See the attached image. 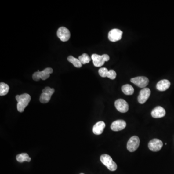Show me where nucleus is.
<instances>
[{"instance_id": "nucleus-22", "label": "nucleus", "mask_w": 174, "mask_h": 174, "mask_svg": "<svg viewBox=\"0 0 174 174\" xmlns=\"http://www.w3.org/2000/svg\"><path fill=\"white\" fill-rule=\"evenodd\" d=\"M108 70L107 68L103 67L99 69L98 71L99 74L102 78H106L107 76Z\"/></svg>"}, {"instance_id": "nucleus-8", "label": "nucleus", "mask_w": 174, "mask_h": 174, "mask_svg": "<svg viewBox=\"0 0 174 174\" xmlns=\"http://www.w3.org/2000/svg\"><path fill=\"white\" fill-rule=\"evenodd\" d=\"M131 82L139 88L144 89L149 84V80L147 77L142 76L132 78Z\"/></svg>"}, {"instance_id": "nucleus-5", "label": "nucleus", "mask_w": 174, "mask_h": 174, "mask_svg": "<svg viewBox=\"0 0 174 174\" xmlns=\"http://www.w3.org/2000/svg\"><path fill=\"white\" fill-rule=\"evenodd\" d=\"M55 92V89L50 88V87H46L42 91V93L40 97V102L41 103H45L49 102L51 99V96Z\"/></svg>"}, {"instance_id": "nucleus-23", "label": "nucleus", "mask_w": 174, "mask_h": 174, "mask_svg": "<svg viewBox=\"0 0 174 174\" xmlns=\"http://www.w3.org/2000/svg\"><path fill=\"white\" fill-rule=\"evenodd\" d=\"M116 76H117V74H116V72L113 70H110L108 71L107 77L110 79L113 80V79H115L116 78Z\"/></svg>"}, {"instance_id": "nucleus-4", "label": "nucleus", "mask_w": 174, "mask_h": 174, "mask_svg": "<svg viewBox=\"0 0 174 174\" xmlns=\"http://www.w3.org/2000/svg\"><path fill=\"white\" fill-rule=\"evenodd\" d=\"M92 59L94 66L99 67L102 66L105 62H108L110 58L107 54L99 55L97 54H93L92 55Z\"/></svg>"}, {"instance_id": "nucleus-24", "label": "nucleus", "mask_w": 174, "mask_h": 174, "mask_svg": "<svg viewBox=\"0 0 174 174\" xmlns=\"http://www.w3.org/2000/svg\"><path fill=\"white\" fill-rule=\"evenodd\" d=\"M83 174V173H81V174Z\"/></svg>"}, {"instance_id": "nucleus-17", "label": "nucleus", "mask_w": 174, "mask_h": 174, "mask_svg": "<svg viewBox=\"0 0 174 174\" xmlns=\"http://www.w3.org/2000/svg\"><path fill=\"white\" fill-rule=\"evenodd\" d=\"M16 159L19 162H23L24 161L30 162L31 160V158L29 157V155L26 153H22L17 155Z\"/></svg>"}, {"instance_id": "nucleus-1", "label": "nucleus", "mask_w": 174, "mask_h": 174, "mask_svg": "<svg viewBox=\"0 0 174 174\" xmlns=\"http://www.w3.org/2000/svg\"><path fill=\"white\" fill-rule=\"evenodd\" d=\"M17 102V109L20 112H23L26 107L28 106L31 101L30 95L27 93H24L21 95H17L16 96Z\"/></svg>"}, {"instance_id": "nucleus-6", "label": "nucleus", "mask_w": 174, "mask_h": 174, "mask_svg": "<svg viewBox=\"0 0 174 174\" xmlns=\"http://www.w3.org/2000/svg\"><path fill=\"white\" fill-rule=\"evenodd\" d=\"M140 144V139L137 136H133L129 139L127 145V150L130 152H134L136 150Z\"/></svg>"}, {"instance_id": "nucleus-13", "label": "nucleus", "mask_w": 174, "mask_h": 174, "mask_svg": "<svg viewBox=\"0 0 174 174\" xmlns=\"http://www.w3.org/2000/svg\"><path fill=\"white\" fill-rule=\"evenodd\" d=\"M126 126V122L123 120H118L115 121L111 125V129L113 131H120L125 129Z\"/></svg>"}, {"instance_id": "nucleus-3", "label": "nucleus", "mask_w": 174, "mask_h": 174, "mask_svg": "<svg viewBox=\"0 0 174 174\" xmlns=\"http://www.w3.org/2000/svg\"><path fill=\"white\" fill-rule=\"evenodd\" d=\"M53 69L51 68L48 67L43 70V71L35 72L33 74V78L34 81H39L41 79L43 80H45L48 79L50 77V74L53 73Z\"/></svg>"}, {"instance_id": "nucleus-7", "label": "nucleus", "mask_w": 174, "mask_h": 174, "mask_svg": "<svg viewBox=\"0 0 174 174\" xmlns=\"http://www.w3.org/2000/svg\"><path fill=\"white\" fill-rule=\"evenodd\" d=\"M57 34L58 38L63 42L67 41L71 36L69 30L65 27H61L59 28L57 31Z\"/></svg>"}, {"instance_id": "nucleus-14", "label": "nucleus", "mask_w": 174, "mask_h": 174, "mask_svg": "<svg viewBox=\"0 0 174 174\" xmlns=\"http://www.w3.org/2000/svg\"><path fill=\"white\" fill-rule=\"evenodd\" d=\"M166 114L165 110L160 106L156 107L151 111V116L154 118H158L164 117Z\"/></svg>"}, {"instance_id": "nucleus-18", "label": "nucleus", "mask_w": 174, "mask_h": 174, "mask_svg": "<svg viewBox=\"0 0 174 174\" xmlns=\"http://www.w3.org/2000/svg\"><path fill=\"white\" fill-rule=\"evenodd\" d=\"M122 91L127 95H131L134 93V89L131 85L126 84L122 87Z\"/></svg>"}, {"instance_id": "nucleus-20", "label": "nucleus", "mask_w": 174, "mask_h": 174, "mask_svg": "<svg viewBox=\"0 0 174 174\" xmlns=\"http://www.w3.org/2000/svg\"><path fill=\"white\" fill-rule=\"evenodd\" d=\"M9 90V87L4 82L0 83V95L4 96L8 93Z\"/></svg>"}, {"instance_id": "nucleus-15", "label": "nucleus", "mask_w": 174, "mask_h": 174, "mask_svg": "<svg viewBox=\"0 0 174 174\" xmlns=\"http://www.w3.org/2000/svg\"><path fill=\"white\" fill-rule=\"evenodd\" d=\"M106 124L102 121L98 122L93 127L92 131L96 135H100L103 132Z\"/></svg>"}, {"instance_id": "nucleus-16", "label": "nucleus", "mask_w": 174, "mask_h": 174, "mask_svg": "<svg viewBox=\"0 0 174 174\" xmlns=\"http://www.w3.org/2000/svg\"><path fill=\"white\" fill-rule=\"evenodd\" d=\"M171 83L169 80L167 79H163V80L159 81L156 85L157 89L161 92H164L166 91L169 88Z\"/></svg>"}, {"instance_id": "nucleus-2", "label": "nucleus", "mask_w": 174, "mask_h": 174, "mask_svg": "<svg viewBox=\"0 0 174 174\" xmlns=\"http://www.w3.org/2000/svg\"><path fill=\"white\" fill-rule=\"evenodd\" d=\"M100 161L110 171H114L117 169V165L116 162L113 161L112 158L108 155L106 154L102 155L100 157Z\"/></svg>"}, {"instance_id": "nucleus-10", "label": "nucleus", "mask_w": 174, "mask_h": 174, "mask_svg": "<svg viewBox=\"0 0 174 174\" xmlns=\"http://www.w3.org/2000/svg\"><path fill=\"white\" fill-rule=\"evenodd\" d=\"M115 106L118 111L121 113H126L129 110V104L125 100L118 99L115 102Z\"/></svg>"}, {"instance_id": "nucleus-12", "label": "nucleus", "mask_w": 174, "mask_h": 174, "mask_svg": "<svg viewBox=\"0 0 174 174\" xmlns=\"http://www.w3.org/2000/svg\"><path fill=\"white\" fill-rule=\"evenodd\" d=\"M150 90L147 88H145L141 90L138 96V101L141 104L146 103L150 95Z\"/></svg>"}, {"instance_id": "nucleus-11", "label": "nucleus", "mask_w": 174, "mask_h": 174, "mask_svg": "<svg viewBox=\"0 0 174 174\" xmlns=\"http://www.w3.org/2000/svg\"><path fill=\"white\" fill-rule=\"evenodd\" d=\"M163 143L160 139H153L149 142L148 144L149 149L153 152H157L162 148Z\"/></svg>"}, {"instance_id": "nucleus-21", "label": "nucleus", "mask_w": 174, "mask_h": 174, "mask_svg": "<svg viewBox=\"0 0 174 174\" xmlns=\"http://www.w3.org/2000/svg\"><path fill=\"white\" fill-rule=\"evenodd\" d=\"M78 59L82 64L88 63L91 60V58L86 53H83L81 56H79Z\"/></svg>"}, {"instance_id": "nucleus-19", "label": "nucleus", "mask_w": 174, "mask_h": 174, "mask_svg": "<svg viewBox=\"0 0 174 174\" xmlns=\"http://www.w3.org/2000/svg\"><path fill=\"white\" fill-rule=\"evenodd\" d=\"M67 60L70 63L73 64L74 66L75 67L80 68L82 66V64L81 63L79 59L74 58L73 56H69L67 58Z\"/></svg>"}, {"instance_id": "nucleus-9", "label": "nucleus", "mask_w": 174, "mask_h": 174, "mask_svg": "<svg viewBox=\"0 0 174 174\" xmlns=\"http://www.w3.org/2000/svg\"><path fill=\"white\" fill-rule=\"evenodd\" d=\"M122 34L123 32L120 29H113L108 33V38L111 42H117L122 38Z\"/></svg>"}]
</instances>
